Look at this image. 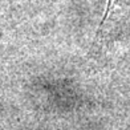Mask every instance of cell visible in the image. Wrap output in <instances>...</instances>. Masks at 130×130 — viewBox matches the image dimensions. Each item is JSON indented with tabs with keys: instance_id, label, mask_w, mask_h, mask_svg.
<instances>
[]
</instances>
